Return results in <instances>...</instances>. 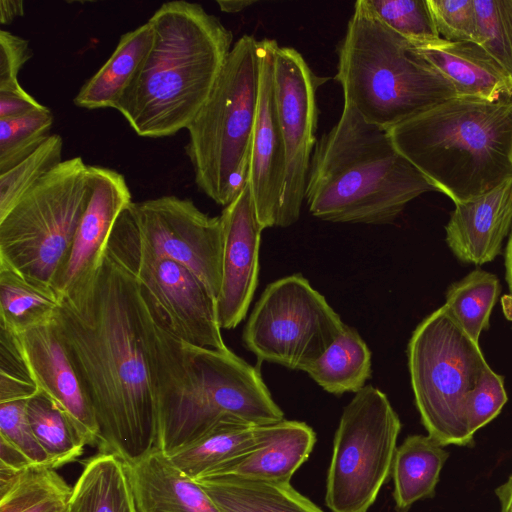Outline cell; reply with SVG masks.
Segmentation results:
<instances>
[{
  "label": "cell",
  "instance_id": "obj_1",
  "mask_svg": "<svg viewBox=\"0 0 512 512\" xmlns=\"http://www.w3.org/2000/svg\"><path fill=\"white\" fill-rule=\"evenodd\" d=\"M58 337L93 408L99 451L126 463L157 448L148 313L118 218L96 269L59 299Z\"/></svg>",
  "mask_w": 512,
  "mask_h": 512
},
{
  "label": "cell",
  "instance_id": "obj_2",
  "mask_svg": "<svg viewBox=\"0 0 512 512\" xmlns=\"http://www.w3.org/2000/svg\"><path fill=\"white\" fill-rule=\"evenodd\" d=\"M143 293L157 405V447L164 454L170 456L195 443L228 419L254 426L284 419L256 367L229 348H204L180 340Z\"/></svg>",
  "mask_w": 512,
  "mask_h": 512
},
{
  "label": "cell",
  "instance_id": "obj_3",
  "mask_svg": "<svg viewBox=\"0 0 512 512\" xmlns=\"http://www.w3.org/2000/svg\"><path fill=\"white\" fill-rule=\"evenodd\" d=\"M152 45L116 110L141 137L187 129L207 101L232 49L233 34L202 5L163 3L149 18Z\"/></svg>",
  "mask_w": 512,
  "mask_h": 512
},
{
  "label": "cell",
  "instance_id": "obj_4",
  "mask_svg": "<svg viewBox=\"0 0 512 512\" xmlns=\"http://www.w3.org/2000/svg\"><path fill=\"white\" fill-rule=\"evenodd\" d=\"M431 191L437 189L399 152L388 131L344 104L338 122L317 141L305 201L323 221L382 225Z\"/></svg>",
  "mask_w": 512,
  "mask_h": 512
},
{
  "label": "cell",
  "instance_id": "obj_5",
  "mask_svg": "<svg viewBox=\"0 0 512 512\" xmlns=\"http://www.w3.org/2000/svg\"><path fill=\"white\" fill-rule=\"evenodd\" d=\"M399 152L454 204L512 177V100L455 96L391 128Z\"/></svg>",
  "mask_w": 512,
  "mask_h": 512
},
{
  "label": "cell",
  "instance_id": "obj_6",
  "mask_svg": "<svg viewBox=\"0 0 512 512\" xmlns=\"http://www.w3.org/2000/svg\"><path fill=\"white\" fill-rule=\"evenodd\" d=\"M335 80L344 104L384 130L456 96L453 86L365 0L354 4L338 49Z\"/></svg>",
  "mask_w": 512,
  "mask_h": 512
},
{
  "label": "cell",
  "instance_id": "obj_7",
  "mask_svg": "<svg viewBox=\"0 0 512 512\" xmlns=\"http://www.w3.org/2000/svg\"><path fill=\"white\" fill-rule=\"evenodd\" d=\"M260 40L243 35L187 127L186 155L197 187L227 206L248 181L260 87Z\"/></svg>",
  "mask_w": 512,
  "mask_h": 512
},
{
  "label": "cell",
  "instance_id": "obj_8",
  "mask_svg": "<svg viewBox=\"0 0 512 512\" xmlns=\"http://www.w3.org/2000/svg\"><path fill=\"white\" fill-rule=\"evenodd\" d=\"M415 404L427 435L440 445L471 446L473 401L504 385L474 341L443 305L414 330L407 347Z\"/></svg>",
  "mask_w": 512,
  "mask_h": 512
},
{
  "label": "cell",
  "instance_id": "obj_9",
  "mask_svg": "<svg viewBox=\"0 0 512 512\" xmlns=\"http://www.w3.org/2000/svg\"><path fill=\"white\" fill-rule=\"evenodd\" d=\"M88 166L63 160L0 219V262L52 288L91 198Z\"/></svg>",
  "mask_w": 512,
  "mask_h": 512
},
{
  "label": "cell",
  "instance_id": "obj_10",
  "mask_svg": "<svg viewBox=\"0 0 512 512\" xmlns=\"http://www.w3.org/2000/svg\"><path fill=\"white\" fill-rule=\"evenodd\" d=\"M401 421L387 396L366 385L344 407L333 441L325 503L367 512L391 476Z\"/></svg>",
  "mask_w": 512,
  "mask_h": 512
},
{
  "label": "cell",
  "instance_id": "obj_11",
  "mask_svg": "<svg viewBox=\"0 0 512 512\" xmlns=\"http://www.w3.org/2000/svg\"><path fill=\"white\" fill-rule=\"evenodd\" d=\"M345 323L300 274L270 283L243 329L245 347L260 362L303 370L334 342Z\"/></svg>",
  "mask_w": 512,
  "mask_h": 512
},
{
  "label": "cell",
  "instance_id": "obj_12",
  "mask_svg": "<svg viewBox=\"0 0 512 512\" xmlns=\"http://www.w3.org/2000/svg\"><path fill=\"white\" fill-rule=\"evenodd\" d=\"M327 79L315 74L299 51L277 45L273 61L274 97L285 147L286 173L276 227L287 228L300 217L317 144V91Z\"/></svg>",
  "mask_w": 512,
  "mask_h": 512
},
{
  "label": "cell",
  "instance_id": "obj_13",
  "mask_svg": "<svg viewBox=\"0 0 512 512\" xmlns=\"http://www.w3.org/2000/svg\"><path fill=\"white\" fill-rule=\"evenodd\" d=\"M142 250L175 261L193 272L217 299L222 280L223 229L220 216L173 195L133 202Z\"/></svg>",
  "mask_w": 512,
  "mask_h": 512
},
{
  "label": "cell",
  "instance_id": "obj_14",
  "mask_svg": "<svg viewBox=\"0 0 512 512\" xmlns=\"http://www.w3.org/2000/svg\"><path fill=\"white\" fill-rule=\"evenodd\" d=\"M121 219L135 274L170 331L190 345L228 348L221 333L217 299L204 283L183 265L141 249L130 207Z\"/></svg>",
  "mask_w": 512,
  "mask_h": 512
},
{
  "label": "cell",
  "instance_id": "obj_15",
  "mask_svg": "<svg viewBox=\"0 0 512 512\" xmlns=\"http://www.w3.org/2000/svg\"><path fill=\"white\" fill-rule=\"evenodd\" d=\"M223 229L222 280L217 310L222 329L237 327L246 317L259 274L264 228L258 221L248 182L220 215Z\"/></svg>",
  "mask_w": 512,
  "mask_h": 512
},
{
  "label": "cell",
  "instance_id": "obj_16",
  "mask_svg": "<svg viewBox=\"0 0 512 512\" xmlns=\"http://www.w3.org/2000/svg\"><path fill=\"white\" fill-rule=\"evenodd\" d=\"M275 40H260V87L252 138L248 185L261 226L276 227L286 173L285 147L273 81Z\"/></svg>",
  "mask_w": 512,
  "mask_h": 512
},
{
  "label": "cell",
  "instance_id": "obj_17",
  "mask_svg": "<svg viewBox=\"0 0 512 512\" xmlns=\"http://www.w3.org/2000/svg\"><path fill=\"white\" fill-rule=\"evenodd\" d=\"M88 168L91 198L70 252L52 285L59 299L96 269L117 219L133 203L121 173L101 166L89 165Z\"/></svg>",
  "mask_w": 512,
  "mask_h": 512
},
{
  "label": "cell",
  "instance_id": "obj_18",
  "mask_svg": "<svg viewBox=\"0 0 512 512\" xmlns=\"http://www.w3.org/2000/svg\"><path fill=\"white\" fill-rule=\"evenodd\" d=\"M21 350L39 392L67 416L86 445L98 446L93 408L58 337L53 321L18 334Z\"/></svg>",
  "mask_w": 512,
  "mask_h": 512
},
{
  "label": "cell",
  "instance_id": "obj_19",
  "mask_svg": "<svg viewBox=\"0 0 512 512\" xmlns=\"http://www.w3.org/2000/svg\"><path fill=\"white\" fill-rule=\"evenodd\" d=\"M257 431V439L249 448L218 466L203 479L231 476L290 483L315 445L314 430L304 422L283 419L258 425Z\"/></svg>",
  "mask_w": 512,
  "mask_h": 512
},
{
  "label": "cell",
  "instance_id": "obj_20",
  "mask_svg": "<svg viewBox=\"0 0 512 512\" xmlns=\"http://www.w3.org/2000/svg\"><path fill=\"white\" fill-rule=\"evenodd\" d=\"M512 226V177L489 191L455 204L446 241L463 262L481 265L501 251Z\"/></svg>",
  "mask_w": 512,
  "mask_h": 512
},
{
  "label": "cell",
  "instance_id": "obj_21",
  "mask_svg": "<svg viewBox=\"0 0 512 512\" xmlns=\"http://www.w3.org/2000/svg\"><path fill=\"white\" fill-rule=\"evenodd\" d=\"M126 464L139 512H220L204 488L158 447Z\"/></svg>",
  "mask_w": 512,
  "mask_h": 512
},
{
  "label": "cell",
  "instance_id": "obj_22",
  "mask_svg": "<svg viewBox=\"0 0 512 512\" xmlns=\"http://www.w3.org/2000/svg\"><path fill=\"white\" fill-rule=\"evenodd\" d=\"M415 49L450 82L456 96L488 101L512 98V77L480 45L442 39Z\"/></svg>",
  "mask_w": 512,
  "mask_h": 512
},
{
  "label": "cell",
  "instance_id": "obj_23",
  "mask_svg": "<svg viewBox=\"0 0 512 512\" xmlns=\"http://www.w3.org/2000/svg\"><path fill=\"white\" fill-rule=\"evenodd\" d=\"M153 41V28L147 21L124 33L108 60L80 88L73 99L85 109H116L136 77Z\"/></svg>",
  "mask_w": 512,
  "mask_h": 512
},
{
  "label": "cell",
  "instance_id": "obj_24",
  "mask_svg": "<svg viewBox=\"0 0 512 512\" xmlns=\"http://www.w3.org/2000/svg\"><path fill=\"white\" fill-rule=\"evenodd\" d=\"M70 512H139L126 462L99 451L83 463L68 501Z\"/></svg>",
  "mask_w": 512,
  "mask_h": 512
},
{
  "label": "cell",
  "instance_id": "obj_25",
  "mask_svg": "<svg viewBox=\"0 0 512 512\" xmlns=\"http://www.w3.org/2000/svg\"><path fill=\"white\" fill-rule=\"evenodd\" d=\"M220 512H324L290 483L223 476L197 481Z\"/></svg>",
  "mask_w": 512,
  "mask_h": 512
},
{
  "label": "cell",
  "instance_id": "obj_26",
  "mask_svg": "<svg viewBox=\"0 0 512 512\" xmlns=\"http://www.w3.org/2000/svg\"><path fill=\"white\" fill-rule=\"evenodd\" d=\"M429 435H410L397 447L391 477L398 512L433 497L449 453Z\"/></svg>",
  "mask_w": 512,
  "mask_h": 512
},
{
  "label": "cell",
  "instance_id": "obj_27",
  "mask_svg": "<svg viewBox=\"0 0 512 512\" xmlns=\"http://www.w3.org/2000/svg\"><path fill=\"white\" fill-rule=\"evenodd\" d=\"M302 371L328 393H357L371 377V352L357 330L345 324L334 342Z\"/></svg>",
  "mask_w": 512,
  "mask_h": 512
},
{
  "label": "cell",
  "instance_id": "obj_28",
  "mask_svg": "<svg viewBox=\"0 0 512 512\" xmlns=\"http://www.w3.org/2000/svg\"><path fill=\"white\" fill-rule=\"evenodd\" d=\"M72 487L47 466L0 469V512H56L66 508Z\"/></svg>",
  "mask_w": 512,
  "mask_h": 512
},
{
  "label": "cell",
  "instance_id": "obj_29",
  "mask_svg": "<svg viewBox=\"0 0 512 512\" xmlns=\"http://www.w3.org/2000/svg\"><path fill=\"white\" fill-rule=\"evenodd\" d=\"M59 298L0 262V325L19 334L53 321Z\"/></svg>",
  "mask_w": 512,
  "mask_h": 512
},
{
  "label": "cell",
  "instance_id": "obj_30",
  "mask_svg": "<svg viewBox=\"0 0 512 512\" xmlns=\"http://www.w3.org/2000/svg\"><path fill=\"white\" fill-rule=\"evenodd\" d=\"M257 426L238 419L225 420L200 440L168 457L184 474L199 481L249 448L257 439Z\"/></svg>",
  "mask_w": 512,
  "mask_h": 512
},
{
  "label": "cell",
  "instance_id": "obj_31",
  "mask_svg": "<svg viewBox=\"0 0 512 512\" xmlns=\"http://www.w3.org/2000/svg\"><path fill=\"white\" fill-rule=\"evenodd\" d=\"M27 413L34 435L47 454L50 468L56 470L82 456L85 441L47 396L38 392L31 397Z\"/></svg>",
  "mask_w": 512,
  "mask_h": 512
},
{
  "label": "cell",
  "instance_id": "obj_32",
  "mask_svg": "<svg viewBox=\"0 0 512 512\" xmlns=\"http://www.w3.org/2000/svg\"><path fill=\"white\" fill-rule=\"evenodd\" d=\"M498 293V278L477 269L449 287L445 306L468 335L479 343L481 332L489 325Z\"/></svg>",
  "mask_w": 512,
  "mask_h": 512
},
{
  "label": "cell",
  "instance_id": "obj_33",
  "mask_svg": "<svg viewBox=\"0 0 512 512\" xmlns=\"http://www.w3.org/2000/svg\"><path fill=\"white\" fill-rule=\"evenodd\" d=\"M63 140L51 136L30 156L0 174V219L62 161Z\"/></svg>",
  "mask_w": 512,
  "mask_h": 512
},
{
  "label": "cell",
  "instance_id": "obj_34",
  "mask_svg": "<svg viewBox=\"0 0 512 512\" xmlns=\"http://www.w3.org/2000/svg\"><path fill=\"white\" fill-rule=\"evenodd\" d=\"M53 121L48 107L0 119V174L34 153L51 136Z\"/></svg>",
  "mask_w": 512,
  "mask_h": 512
},
{
  "label": "cell",
  "instance_id": "obj_35",
  "mask_svg": "<svg viewBox=\"0 0 512 512\" xmlns=\"http://www.w3.org/2000/svg\"><path fill=\"white\" fill-rule=\"evenodd\" d=\"M375 15L415 48L442 40L435 28L427 0H365Z\"/></svg>",
  "mask_w": 512,
  "mask_h": 512
},
{
  "label": "cell",
  "instance_id": "obj_36",
  "mask_svg": "<svg viewBox=\"0 0 512 512\" xmlns=\"http://www.w3.org/2000/svg\"><path fill=\"white\" fill-rule=\"evenodd\" d=\"M478 42L512 77V0H473Z\"/></svg>",
  "mask_w": 512,
  "mask_h": 512
},
{
  "label": "cell",
  "instance_id": "obj_37",
  "mask_svg": "<svg viewBox=\"0 0 512 512\" xmlns=\"http://www.w3.org/2000/svg\"><path fill=\"white\" fill-rule=\"evenodd\" d=\"M30 398L0 401V439L26 456L35 466H47L48 457L32 430L27 404Z\"/></svg>",
  "mask_w": 512,
  "mask_h": 512
},
{
  "label": "cell",
  "instance_id": "obj_38",
  "mask_svg": "<svg viewBox=\"0 0 512 512\" xmlns=\"http://www.w3.org/2000/svg\"><path fill=\"white\" fill-rule=\"evenodd\" d=\"M439 36L449 42H478L473 0H427Z\"/></svg>",
  "mask_w": 512,
  "mask_h": 512
},
{
  "label": "cell",
  "instance_id": "obj_39",
  "mask_svg": "<svg viewBox=\"0 0 512 512\" xmlns=\"http://www.w3.org/2000/svg\"><path fill=\"white\" fill-rule=\"evenodd\" d=\"M32 57L33 51L27 39L0 30V92L24 90L18 81V74Z\"/></svg>",
  "mask_w": 512,
  "mask_h": 512
},
{
  "label": "cell",
  "instance_id": "obj_40",
  "mask_svg": "<svg viewBox=\"0 0 512 512\" xmlns=\"http://www.w3.org/2000/svg\"><path fill=\"white\" fill-rule=\"evenodd\" d=\"M45 107L25 89L19 92H0V119L22 116Z\"/></svg>",
  "mask_w": 512,
  "mask_h": 512
},
{
  "label": "cell",
  "instance_id": "obj_41",
  "mask_svg": "<svg viewBox=\"0 0 512 512\" xmlns=\"http://www.w3.org/2000/svg\"><path fill=\"white\" fill-rule=\"evenodd\" d=\"M35 466L19 450L0 439V469L20 471Z\"/></svg>",
  "mask_w": 512,
  "mask_h": 512
},
{
  "label": "cell",
  "instance_id": "obj_42",
  "mask_svg": "<svg viewBox=\"0 0 512 512\" xmlns=\"http://www.w3.org/2000/svg\"><path fill=\"white\" fill-rule=\"evenodd\" d=\"M24 15V2L21 0L0 1V23L7 25Z\"/></svg>",
  "mask_w": 512,
  "mask_h": 512
},
{
  "label": "cell",
  "instance_id": "obj_43",
  "mask_svg": "<svg viewBox=\"0 0 512 512\" xmlns=\"http://www.w3.org/2000/svg\"><path fill=\"white\" fill-rule=\"evenodd\" d=\"M495 494L500 504L499 512H512V473L506 482L496 488Z\"/></svg>",
  "mask_w": 512,
  "mask_h": 512
},
{
  "label": "cell",
  "instance_id": "obj_44",
  "mask_svg": "<svg viewBox=\"0 0 512 512\" xmlns=\"http://www.w3.org/2000/svg\"><path fill=\"white\" fill-rule=\"evenodd\" d=\"M257 3L255 0H218L217 4L222 12L238 13Z\"/></svg>",
  "mask_w": 512,
  "mask_h": 512
},
{
  "label": "cell",
  "instance_id": "obj_45",
  "mask_svg": "<svg viewBox=\"0 0 512 512\" xmlns=\"http://www.w3.org/2000/svg\"><path fill=\"white\" fill-rule=\"evenodd\" d=\"M506 280L512 295V232L507 244L505 254Z\"/></svg>",
  "mask_w": 512,
  "mask_h": 512
},
{
  "label": "cell",
  "instance_id": "obj_46",
  "mask_svg": "<svg viewBox=\"0 0 512 512\" xmlns=\"http://www.w3.org/2000/svg\"><path fill=\"white\" fill-rule=\"evenodd\" d=\"M66 511H67V507H66V508H63V509H60V510H58V511H56V512H66Z\"/></svg>",
  "mask_w": 512,
  "mask_h": 512
},
{
  "label": "cell",
  "instance_id": "obj_47",
  "mask_svg": "<svg viewBox=\"0 0 512 512\" xmlns=\"http://www.w3.org/2000/svg\"><path fill=\"white\" fill-rule=\"evenodd\" d=\"M66 512H70V510L68 509V505H67V511Z\"/></svg>",
  "mask_w": 512,
  "mask_h": 512
},
{
  "label": "cell",
  "instance_id": "obj_48",
  "mask_svg": "<svg viewBox=\"0 0 512 512\" xmlns=\"http://www.w3.org/2000/svg\"><path fill=\"white\" fill-rule=\"evenodd\" d=\"M511 159H512V153H511Z\"/></svg>",
  "mask_w": 512,
  "mask_h": 512
},
{
  "label": "cell",
  "instance_id": "obj_49",
  "mask_svg": "<svg viewBox=\"0 0 512 512\" xmlns=\"http://www.w3.org/2000/svg\"><path fill=\"white\" fill-rule=\"evenodd\" d=\"M511 100H512V98H511Z\"/></svg>",
  "mask_w": 512,
  "mask_h": 512
}]
</instances>
